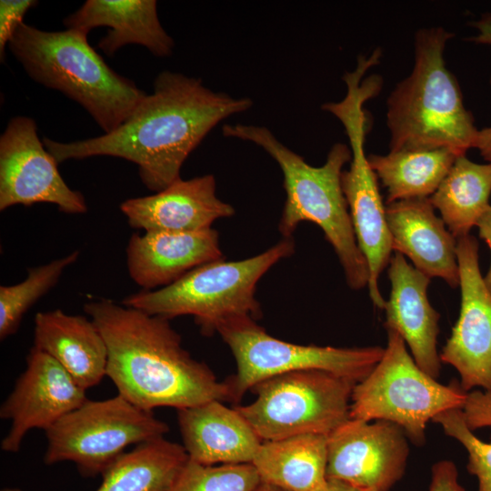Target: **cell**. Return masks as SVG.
<instances>
[{
    "label": "cell",
    "mask_w": 491,
    "mask_h": 491,
    "mask_svg": "<svg viewBox=\"0 0 491 491\" xmlns=\"http://www.w3.org/2000/svg\"><path fill=\"white\" fill-rule=\"evenodd\" d=\"M476 227L478 228L479 237L486 242L491 252V205L480 217L476 224ZM484 278L488 289L491 292V263L486 275L484 276Z\"/></svg>",
    "instance_id": "obj_33"
},
{
    "label": "cell",
    "mask_w": 491,
    "mask_h": 491,
    "mask_svg": "<svg viewBox=\"0 0 491 491\" xmlns=\"http://www.w3.org/2000/svg\"><path fill=\"white\" fill-rule=\"evenodd\" d=\"M84 310L105 341L106 376L133 405L147 411L178 410L211 400L234 401L228 383L192 357L168 319L107 298L87 302Z\"/></svg>",
    "instance_id": "obj_2"
},
{
    "label": "cell",
    "mask_w": 491,
    "mask_h": 491,
    "mask_svg": "<svg viewBox=\"0 0 491 491\" xmlns=\"http://www.w3.org/2000/svg\"><path fill=\"white\" fill-rule=\"evenodd\" d=\"M167 424L118 395L87 399L45 431L44 461L73 462L85 476L109 467L130 446L162 437Z\"/></svg>",
    "instance_id": "obj_9"
},
{
    "label": "cell",
    "mask_w": 491,
    "mask_h": 491,
    "mask_svg": "<svg viewBox=\"0 0 491 491\" xmlns=\"http://www.w3.org/2000/svg\"><path fill=\"white\" fill-rule=\"evenodd\" d=\"M462 412L466 426L472 431L491 426V392H467Z\"/></svg>",
    "instance_id": "obj_31"
},
{
    "label": "cell",
    "mask_w": 491,
    "mask_h": 491,
    "mask_svg": "<svg viewBox=\"0 0 491 491\" xmlns=\"http://www.w3.org/2000/svg\"><path fill=\"white\" fill-rule=\"evenodd\" d=\"M386 332L381 359L354 386L349 418L395 423L415 445L422 446L428 421L446 410L462 409L467 392L460 384L438 383L417 366L396 332Z\"/></svg>",
    "instance_id": "obj_7"
},
{
    "label": "cell",
    "mask_w": 491,
    "mask_h": 491,
    "mask_svg": "<svg viewBox=\"0 0 491 491\" xmlns=\"http://www.w3.org/2000/svg\"><path fill=\"white\" fill-rule=\"evenodd\" d=\"M57 165L40 141L34 119H10L0 136V210L50 203L66 214L85 213L84 195L66 185Z\"/></svg>",
    "instance_id": "obj_13"
},
{
    "label": "cell",
    "mask_w": 491,
    "mask_h": 491,
    "mask_svg": "<svg viewBox=\"0 0 491 491\" xmlns=\"http://www.w3.org/2000/svg\"><path fill=\"white\" fill-rule=\"evenodd\" d=\"M458 157L447 149L389 151L367 155L369 165L386 189V204L428 198Z\"/></svg>",
    "instance_id": "obj_26"
},
{
    "label": "cell",
    "mask_w": 491,
    "mask_h": 491,
    "mask_svg": "<svg viewBox=\"0 0 491 491\" xmlns=\"http://www.w3.org/2000/svg\"><path fill=\"white\" fill-rule=\"evenodd\" d=\"M1 491H22V490L17 487H5Z\"/></svg>",
    "instance_id": "obj_38"
},
{
    "label": "cell",
    "mask_w": 491,
    "mask_h": 491,
    "mask_svg": "<svg viewBox=\"0 0 491 491\" xmlns=\"http://www.w3.org/2000/svg\"><path fill=\"white\" fill-rule=\"evenodd\" d=\"M386 217L394 252L409 258L429 278L459 286L456 239L436 215L429 197L386 204Z\"/></svg>",
    "instance_id": "obj_18"
},
{
    "label": "cell",
    "mask_w": 491,
    "mask_h": 491,
    "mask_svg": "<svg viewBox=\"0 0 491 491\" xmlns=\"http://www.w3.org/2000/svg\"><path fill=\"white\" fill-rule=\"evenodd\" d=\"M8 46L33 80L78 103L105 134L121 125L147 95L113 70L78 30L49 32L23 22Z\"/></svg>",
    "instance_id": "obj_5"
},
{
    "label": "cell",
    "mask_w": 491,
    "mask_h": 491,
    "mask_svg": "<svg viewBox=\"0 0 491 491\" xmlns=\"http://www.w3.org/2000/svg\"><path fill=\"white\" fill-rule=\"evenodd\" d=\"M375 95V91L368 85L350 81L346 84L343 100L326 103L322 109L342 123L349 140L352 158L349 169L343 170L341 175L342 189L357 245L367 263L369 297L375 306L384 309L386 299L379 290L378 282L392 256V240L377 177L365 152L370 125L364 105Z\"/></svg>",
    "instance_id": "obj_11"
},
{
    "label": "cell",
    "mask_w": 491,
    "mask_h": 491,
    "mask_svg": "<svg viewBox=\"0 0 491 491\" xmlns=\"http://www.w3.org/2000/svg\"><path fill=\"white\" fill-rule=\"evenodd\" d=\"M474 148L487 163H491V126L478 130Z\"/></svg>",
    "instance_id": "obj_35"
},
{
    "label": "cell",
    "mask_w": 491,
    "mask_h": 491,
    "mask_svg": "<svg viewBox=\"0 0 491 491\" xmlns=\"http://www.w3.org/2000/svg\"><path fill=\"white\" fill-rule=\"evenodd\" d=\"M34 347L54 358L84 389L106 376L108 351L92 319L60 309L35 316Z\"/></svg>",
    "instance_id": "obj_22"
},
{
    "label": "cell",
    "mask_w": 491,
    "mask_h": 491,
    "mask_svg": "<svg viewBox=\"0 0 491 491\" xmlns=\"http://www.w3.org/2000/svg\"><path fill=\"white\" fill-rule=\"evenodd\" d=\"M476 29L477 34L470 38V41L479 44L491 45V15L486 14L479 20L472 24Z\"/></svg>",
    "instance_id": "obj_34"
},
{
    "label": "cell",
    "mask_w": 491,
    "mask_h": 491,
    "mask_svg": "<svg viewBox=\"0 0 491 491\" xmlns=\"http://www.w3.org/2000/svg\"><path fill=\"white\" fill-rule=\"evenodd\" d=\"M429 491H465L458 482V472L452 461L442 460L433 465Z\"/></svg>",
    "instance_id": "obj_32"
},
{
    "label": "cell",
    "mask_w": 491,
    "mask_h": 491,
    "mask_svg": "<svg viewBox=\"0 0 491 491\" xmlns=\"http://www.w3.org/2000/svg\"><path fill=\"white\" fill-rule=\"evenodd\" d=\"M445 434L459 441L468 454L467 469L478 480V491H491V438L485 442L466 426L462 409H449L436 416Z\"/></svg>",
    "instance_id": "obj_29"
},
{
    "label": "cell",
    "mask_w": 491,
    "mask_h": 491,
    "mask_svg": "<svg viewBox=\"0 0 491 491\" xmlns=\"http://www.w3.org/2000/svg\"><path fill=\"white\" fill-rule=\"evenodd\" d=\"M255 491H285V490L278 488L275 486L261 482V484L257 486V488Z\"/></svg>",
    "instance_id": "obj_37"
},
{
    "label": "cell",
    "mask_w": 491,
    "mask_h": 491,
    "mask_svg": "<svg viewBox=\"0 0 491 491\" xmlns=\"http://www.w3.org/2000/svg\"><path fill=\"white\" fill-rule=\"evenodd\" d=\"M387 274L391 288L383 309L384 326L396 332L409 347L417 366L436 379L441 368L437 352L440 315L427 297L431 278L397 252L390 258Z\"/></svg>",
    "instance_id": "obj_17"
},
{
    "label": "cell",
    "mask_w": 491,
    "mask_h": 491,
    "mask_svg": "<svg viewBox=\"0 0 491 491\" xmlns=\"http://www.w3.org/2000/svg\"><path fill=\"white\" fill-rule=\"evenodd\" d=\"M177 421L189 459L204 465L252 463L263 442L235 407L219 400L178 409Z\"/></svg>",
    "instance_id": "obj_20"
},
{
    "label": "cell",
    "mask_w": 491,
    "mask_h": 491,
    "mask_svg": "<svg viewBox=\"0 0 491 491\" xmlns=\"http://www.w3.org/2000/svg\"><path fill=\"white\" fill-rule=\"evenodd\" d=\"M296 250L293 238H283L255 256L204 264L175 283L127 296L122 305L168 320L192 316L202 334L211 336L226 324L244 317L260 318L256 285L277 262Z\"/></svg>",
    "instance_id": "obj_6"
},
{
    "label": "cell",
    "mask_w": 491,
    "mask_h": 491,
    "mask_svg": "<svg viewBox=\"0 0 491 491\" xmlns=\"http://www.w3.org/2000/svg\"><path fill=\"white\" fill-rule=\"evenodd\" d=\"M252 106L249 97L215 92L200 78L166 70L113 132L69 143L44 137L43 143L58 164L101 155L133 162L145 187L156 193L181 177L183 164L214 127Z\"/></svg>",
    "instance_id": "obj_1"
},
{
    "label": "cell",
    "mask_w": 491,
    "mask_h": 491,
    "mask_svg": "<svg viewBox=\"0 0 491 491\" xmlns=\"http://www.w3.org/2000/svg\"><path fill=\"white\" fill-rule=\"evenodd\" d=\"M222 258L219 235L213 228L135 233L126 246L129 276L145 291L167 286L191 270Z\"/></svg>",
    "instance_id": "obj_19"
},
{
    "label": "cell",
    "mask_w": 491,
    "mask_h": 491,
    "mask_svg": "<svg viewBox=\"0 0 491 491\" xmlns=\"http://www.w3.org/2000/svg\"><path fill=\"white\" fill-rule=\"evenodd\" d=\"M478 249L470 234L456 239L460 312L439 354L441 362L458 372L465 392L475 387L491 392V292L480 270Z\"/></svg>",
    "instance_id": "obj_14"
},
{
    "label": "cell",
    "mask_w": 491,
    "mask_h": 491,
    "mask_svg": "<svg viewBox=\"0 0 491 491\" xmlns=\"http://www.w3.org/2000/svg\"><path fill=\"white\" fill-rule=\"evenodd\" d=\"M491 163L478 164L466 155L456 157L429 197L456 239L469 235L491 205Z\"/></svg>",
    "instance_id": "obj_25"
},
{
    "label": "cell",
    "mask_w": 491,
    "mask_h": 491,
    "mask_svg": "<svg viewBox=\"0 0 491 491\" xmlns=\"http://www.w3.org/2000/svg\"><path fill=\"white\" fill-rule=\"evenodd\" d=\"M222 133L256 144L279 165L286 195L278 224L282 236L291 237L302 222L316 224L337 256L348 286L353 290L367 286V263L357 245L341 184L344 165L352 158L350 147L334 144L324 165L313 166L266 127L225 124Z\"/></svg>",
    "instance_id": "obj_4"
},
{
    "label": "cell",
    "mask_w": 491,
    "mask_h": 491,
    "mask_svg": "<svg viewBox=\"0 0 491 491\" xmlns=\"http://www.w3.org/2000/svg\"><path fill=\"white\" fill-rule=\"evenodd\" d=\"M489 82H490V85H491V76H490V81Z\"/></svg>",
    "instance_id": "obj_39"
},
{
    "label": "cell",
    "mask_w": 491,
    "mask_h": 491,
    "mask_svg": "<svg viewBox=\"0 0 491 491\" xmlns=\"http://www.w3.org/2000/svg\"><path fill=\"white\" fill-rule=\"evenodd\" d=\"M129 225L145 232H196L233 216L234 207L216 195L213 175L181 177L154 195L129 198L120 205Z\"/></svg>",
    "instance_id": "obj_16"
},
{
    "label": "cell",
    "mask_w": 491,
    "mask_h": 491,
    "mask_svg": "<svg viewBox=\"0 0 491 491\" xmlns=\"http://www.w3.org/2000/svg\"><path fill=\"white\" fill-rule=\"evenodd\" d=\"M261 482L285 491H327V436L306 434L263 441L252 462Z\"/></svg>",
    "instance_id": "obj_23"
},
{
    "label": "cell",
    "mask_w": 491,
    "mask_h": 491,
    "mask_svg": "<svg viewBox=\"0 0 491 491\" xmlns=\"http://www.w3.org/2000/svg\"><path fill=\"white\" fill-rule=\"evenodd\" d=\"M85 391L54 358L33 346L25 369L0 407V417L11 421L1 449L18 452L31 429L46 431L88 399Z\"/></svg>",
    "instance_id": "obj_15"
},
{
    "label": "cell",
    "mask_w": 491,
    "mask_h": 491,
    "mask_svg": "<svg viewBox=\"0 0 491 491\" xmlns=\"http://www.w3.org/2000/svg\"><path fill=\"white\" fill-rule=\"evenodd\" d=\"M327 491H360V490L353 489V488H350L342 485H338V484L329 483V488Z\"/></svg>",
    "instance_id": "obj_36"
},
{
    "label": "cell",
    "mask_w": 491,
    "mask_h": 491,
    "mask_svg": "<svg viewBox=\"0 0 491 491\" xmlns=\"http://www.w3.org/2000/svg\"><path fill=\"white\" fill-rule=\"evenodd\" d=\"M356 383L337 375L308 370L276 376L256 384V397L235 406L262 441L306 434L329 436L349 419Z\"/></svg>",
    "instance_id": "obj_8"
},
{
    "label": "cell",
    "mask_w": 491,
    "mask_h": 491,
    "mask_svg": "<svg viewBox=\"0 0 491 491\" xmlns=\"http://www.w3.org/2000/svg\"><path fill=\"white\" fill-rule=\"evenodd\" d=\"M217 333L235 360L236 373L226 380L235 402L256 384L291 372L322 370L357 384L384 354L381 346L334 347L286 342L270 336L251 317L234 320Z\"/></svg>",
    "instance_id": "obj_10"
},
{
    "label": "cell",
    "mask_w": 491,
    "mask_h": 491,
    "mask_svg": "<svg viewBox=\"0 0 491 491\" xmlns=\"http://www.w3.org/2000/svg\"><path fill=\"white\" fill-rule=\"evenodd\" d=\"M406 438L389 421L347 419L327 436V481L360 491H389L405 474Z\"/></svg>",
    "instance_id": "obj_12"
},
{
    "label": "cell",
    "mask_w": 491,
    "mask_h": 491,
    "mask_svg": "<svg viewBox=\"0 0 491 491\" xmlns=\"http://www.w3.org/2000/svg\"><path fill=\"white\" fill-rule=\"evenodd\" d=\"M34 0H1L0 1V59L5 61V47L9 44L17 27L24 22L26 12L35 6Z\"/></svg>",
    "instance_id": "obj_30"
},
{
    "label": "cell",
    "mask_w": 491,
    "mask_h": 491,
    "mask_svg": "<svg viewBox=\"0 0 491 491\" xmlns=\"http://www.w3.org/2000/svg\"><path fill=\"white\" fill-rule=\"evenodd\" d=\"M188 459L183 445L164 436L146 441L107 467L96 491H170Z\"/></svg>",
    "instance_id": "obj_24"
},
{
    "label": "cell",
    "mask_w": 491,
    "mask_h": 491,
    "mask_svg": "<svg viewBox=\"0 0 491 491\" xmlns=\"http://www.w3.org/2000/svg\"><path fill=\"white\" fill-rule=\"evenodd\" d=\"M453 36L442 26L416 33L412 71L386 101L389 151L447 149L460 156L474 148L479 129L445 61Z\"/></svg>",
    "instance_id": "obj_3"
},
{
    "label": "cell",
    "mask_w": 491,
    "mask_h": 491,
    "mask_svg": "<svg viewBox=\"0 0 491 491\" xmlns=\"http://www.w3.org/2000/svg\"><path fill=\"white\" fill-rule=\"evenodd\" d=\"M79 256L78 251L32 267L26 278L13 286H0V339L14 335L27 310L58 282L60 276Z\"/></svg>",
    "instance_id": "obj_27"
},
{
    "label": "cell",
    "mask_w": 491,
    "mask_h": 491,
    "mask_svg": "<svg viewBox=\"0 0 491 491\" xmlns=\"http://www.w3.org/2000/svg\"><path fill=\"white\" fill-rule=\"evenodd\" d=\"M63 23L66 29L86 35L95 27H109L97 45L108 56L129 44L141 45L160 57L171 55L175 46L159 21L155 0H87Z\"/></svg>",
    "instance_id": "obj_21"
},
{
    "label": "cell",
    "mask_w": 491,
    "mask_h": 491,
    "mask_svg": "<svg viewBox=\"0 0 491 491\" xmlns=\"http://www.w3.org/2000/svg\"><path fill=\"white\" fill-rule=\"evenodd\" d=\"M260 484L252 463L204 465L188 459L170 491H255Z\"/></svg>",
    "instance_id": "obj_28"
}]
</instances>
